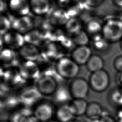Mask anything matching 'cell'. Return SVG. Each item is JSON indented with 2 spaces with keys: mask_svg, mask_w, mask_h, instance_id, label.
<instances>
[{
  "mask_svg": "<svg viewBox=\"0 0 122 122\" xmlns=\"http://www.w3.org/2000/svg\"><path fill=\"white\" fill-rule=\"evenodd\" d=\"M65 10L70 18L76 17L82 10V4L78 0H69Z\"/></svg>",
  "mask_w": 122,
  "mask_h": 122,
  "instance_id": "cell-25",
  "label": "cell"
},
{
  "mask_svg": "<svg viewBox=\"0 0 122 122\" xmlns=\"http://www.w3.org/2000/svg\"><path fill=\"white\" fill-rule=\"evenodd\" d=\"M41 94L36 87H28L24 89L20 95V101L24 104L32 105L36 102Z\"/></svg>",
  "mask_w": 122,
  "mask_h": 122,
  "instance_id": "cell-12",
  "label": "cell"
},
{
  "mask_svg": "<svg viewBox=\"0 0 122 122\" xmlns=\"http://www.w3.org/2000/svg\"><path fill=\"white\" fill-rule=\"evenodd\" d=\"M110 77L107 71L102 69L92 72L89 80L90 87L95 92L105 91L110 84Z\"/></svg>",
  "mask_w": 122,
  "mask_h": 122,
  "instance_id": "cell-3",
  "label": "cell"
},
{
  "mask_svg": "<svg viewBox=\"0 0 122 122\" xmlns=\"http://www.w3.org/2000/svg\"><path fill=\"white\" fill-rule=\"evenodd\" d=\"M103 22L97 18H92L88 20L85 24V31L92 39L102 34Z\"/></svg>",
  "mask_w": 122,
  "mask_h": 122,
  "instance_id": "cell-16",
  "label": "cell"
},
{
  "mask_svg": "<svg viewBox=\"0 0 122 122\" xmlns=\"http://www.w3.org/2000/svg\"><path fill=\"white\" fill-rule=\"evenodd\" d=\"M0 59L1 61L5 64H9L13 62L16 60V54L14 50L5 48L1 50Z\"/></svg>",
  "mask_w": 122,
  "mask_h": 122,
  "instance_id": "cell-29",
  "label": "cell"
},
{
  "mask_svg": "<svg viewBox=\"0 0 122 122\" xmlns=\"http://www.w3.org/2000/svg\"><path fill=\"white\" fill-rule=\"evenodd\" d=\"M19 72L22 79L31 80L39 77L40 71L38 65L33 61H25L20 66Z\"/></svg>",
  "mask_w": 122,
  "mask_h": 122,
  "instance_id": "cell-9",
  "label": "cell"
},
{
  "mask_svg": "<svg viewBox=\"0 0 122 122\" xmlns=\"http://www.w3.org/2000/svg\"><path fill=\"white\" fill-rule=\"evenodd\" d=\"M104 0H83L85 4L91 8H95L100 6Z\"/></svg>",
  "mask_w": 122,
  "mask_h": 122,
  "instance_id": "cell-34",
  "label": "cell"
},
{
  "mask_svg": "<svg viewBox=\"0 0 122 122\" xmlns=\"http://www.w3.org/2000/svg\"><path fill=\"white\" fill-rule=\"evenodd\" d=\"M100 122H117L114 118L109 114L103 116L100 119Z\"/></svg>",
  "mask_w": 122,
  "mask_h": 122,
  "instance_id": "cell-35",
  "label": "cell"
},
{
  "mask_svg": "<svg viewBox=\"0 0 122 122\" xmlns=\"http://www.w3.org/2000/svg\"><path fill=\"white\" fill-rule=\"evenodd\" d=\"M69 122H80L78 121H77V120H71Z\"/></svg>",
  "mask_w": 122,
  "mask_h": 122,
  "instance_id": "cell-42",
  "label": "cell"
},
{
  "mask_svg": "<svg viewBox=\"0 0 122 122\" xmlns=\"http://www.w3.org/2000/svg\"><path fill=\"white\" fill-rule=\"evenodd\" d=\"M11 28V21L4 15H1L0 18V35H3Z\"/></svg>",
  "mask_w": 122,
  "mask_h": 122,
  "instance_id": "cell-31",
  "label": "cell"
},
{
  "mask_svg": "<svg viewBox=\"0 0 122 122\" xmlns=\"http://www.w3.org/2000/svg\"><path fill=\"white\" fill-rule=\"evenodd\" d=\"M108 99L112 105L117 109L122 108V92L119 88H113L110 91Z\"/></svg>",
  "mask_w": 122,
  "mask_h": 122,
  "instance_id": "cell-22",
  "label": "cell"
},
{
  "mask_svg": "<svg viewBox=\"0 0 122 122\" xmlns=\"http://www.w3.org/2000/svg\"><path fill=\"white\" fill-rule=\"evenodd\" d=\"M55 94L56 99L60 102H64L67 101L69 99L70 97L69 96L71 95L69 90L68 91L63 87L57 88L55 92Z\"/></svg>",
  "mask_w": 122,
  "mask_h": 122,
  "instance_id": "cell-32",
  "label": "cell"
},
{
  "mask_svg": "<svg viewBox=\"0 0 122 122\" xmlns=\"http://www.w3.org/2000/svg\"><path fill=\"white\" fill-rule=\"evenodd\" d=\"M118 88H119V89L120 90V91H121V92H122V86L120 87H118Z\"/></svg>",
  "mask_w": 122,
  "mask_h": 122,
  "instance_id": "cell-44",
  "label": "cell"
},
{
  "mask_svg": "<svg viewBox=\"0 0 122 122\" xmlns=\"http://www.w3.org/2000/svg\"><path fill=\"white\" fill-rule=\"evenodd\" d=\"M92 119L91 122H100V119Z\"/></svg>",
  "mask_w": 122,
  "mask_h": 122,
  "instance_id": "cell-40",
  "label": "cell"
},
{
  "mask_svg": "<svg viewBox=\"0 0 122 122\" xmlns=\"http://www.w3.org/2000/svg\"><path fill=\"white\" fill-rule=\"evenodd\" d=\"M34 25L33 21L28 16L16 17L11 21L12 30L23 35L33 30Z\"/></svg>",
  "mask_w": 122,
  "mask_h": 122,
  "instance_id": "cell-7",
  "label": "cell"
},
{
  "mask_svg": "<svg viewBox=\"0 0 122 122\" xmlns=\"http://www.w3.org/2000/svg\"><path fill=\"white\" fill-rule=\"evenodd\" d=\"M48 20L51 24L54 25H65L70 18L69 15L63 9L57 8L49 13Z\"/></svg>",
  "mask_w": 122,
  "mask_h": 122,
  "instance_id": "cell-15",
  "label": "cell"
},
{
  "mask_svg": "<svg viewBox=\"0 0 122 122\" xmlns=\"http://www.w3.org/2000/svg\"><path fill=\"white\" fill-rule=\"evenodd\" d=\"M3 0V1H9L10 0Z\"/></svg>",
  "mask_w": 122,
  "mask_h": 122,
  "instance_id": "cell-46",
  "label": "cell"
},
{
  "mask_svg": "<svg viewBox=\"0 0 122 122\" xmlns=\"http://www.w3.org/2000/svg\"><path fill=\"white\" fill-rule=\"evenodd\" d=\"M56 70L61 77L70 79L76 77L79 72L80 67L72 58L62 57L58 61Z\"/></svg>",
  "mask_w": 122,
  "mask_h": 122,
  "instance_id": "cell-2",
  "label": "cell"
},
{
  "mask_svg": "<svg viewBox=\"0 0 122 122\" xmlns=\"http://www.w3.org/2000/svg\"><path fill=\"white\" fill-rule=\"evenodd\" d=\"M72 108L70 104H64L59 108L56 112V117L60 122H69L74 116Z\"/></svg>",
  "mask_w": 122,
  "mask_h": 122,
  "instance_id": "cell-17",
  "label": "cell"
},
{
  "mask_svg": "<svg viewBox=\"0 0 122 122\" xmlns=\"http://www.w3.org/2000/svg\"><path fill=\"white\" fill-rule=\"evenodd\" d=\"M53 107L51 104L48 102H42L38 104L34 111V116L39 121L42 122L48 121L53 114Z\"/></svg>",
  "mask_w": 122,
  "mask_h": 122,
  "instance_id": "cell-10",
  "label": "cell"
},
{
  "mask_svg": "<svg viewBox=\"0 0 122 122\" xmlns=\"http://www.w3.org/2000/svg\"><path fill=\"white\" fill-rule=\"evenodd\" d=\"M60 46V45L58 46L54 42L50 43L46 49L45 54L47 57L51 59H57L58 57H59L60 59L62 57L61 56V51Z\"/></svg>",
  "mask_w": 122,
  "mask_h": 122,
  "instance_id": "cell-30",
  "label": "cell"
},
{
  "mask_svg": "<svg viewBox=\"0 0 122 122\" xmlns=\"http://www.w3.org/2000/svg\"><path fill=\"white\" fill-rule=\"evenodd\" d=\"M94 48L97 51L103 52L106 51L109 48V43L102 35L97 36L92 39Z\"/></svg>",
  "mask_w": 122,
  "mask_h": 122,
  "instance_id": "cell-27",
  "label": "cell"
},
{
  "mask_svg": "<svg viewBox=\"0 0 122 122\" xmlns=\"http://www.w3.org/2000/svg\"><path fill=\"white\" fill-rule=\"evenodd\" d=\"M19 50L20 56L25 61H35L40 56L38 49L33 44L25 43Z\"/></svg>",
  "mask_w": 122,
  "mask_h": 122,
  "instance_id": "cell-14",
  "label": "cell"
},
{
  "mask_svg": "<svg viewBox=\"0 0 122 122\" xmlns=\"http://www.w3.org/2000/svg\"><path fill=\"white\" fill-rule=\"evenodd\" d=\"M116 81L118 87L122 86V73L118 72L116 77Z\"/></svg>",
  "mask_w": 122,
  "mask_h": 122,
  "instance_id": "cell-36",
  "label": "cell"
},
{
  "mask_svg": "<svg viewBox=\"0 0 122 122\" xmlns=\"http://www.w3.org/2000/svg\"><path fill=\"white\" fill-rule=\"evenodd\" d=\"M103 110V108L99 103L92 102L88 104L85 114L92 120L100 119L102 116Z\"/></svg>",
  "mask_w": 122,
  "mask_h": 122,
  "instance_id": "cell-20",
  "label": "cell"
},
{
  "mask_svg": "<svg viewBox=\"0 0 122 122\" xmlns=\"http://www.w3.org/2000/svg\"><path fill=\"white\" fill-rule=\"evenodd\" d=\"M8 8L16 17L28 16L31 12L28 0H10L8 3Z\"/></svg>",
  "mask_w": 122,
  "mask_h": 122,
  "instance_id": "cell-8",
  "label": "cell"
},
{
  "mask_svg": "<svg viewBox=\"0 0 122 122\" xmlns=\"http://www.w3.org/2000/svg\"><path fill=\"white\" fill-rule=\"evenodd\" d=\"M71 38L74 44L79 46L86 45L89 43L90 38L87 32L82 30L73 35Z\"/></svg>",
  "mask_w": 122,
  "mask_h": 122,
  "instance_id": "cell-28",
  "label": "cell"
},
{
  "mask_svg": "<svg viewBox=\"0 0 122 122\" xmlns=\"http://www.w3.org/2000/svg\"><path fill=\"white\" fill-rule=\"evenodd\" d=\"M6 8V5L5 3V1H4L2 0H0V12L2 13L5 10Z\"/></svg>",
  "mask_w": 122,
  "mask_h": 122,
  "instance_id": "cell-38",
  "label": "cell"
},
{
  "mask_svg": "<svg viewBox=\"0 0 122 122\" xmlns=\"http://www.w3.org/2000/svg\"><path fill=\"white\" fill-rule=\"evenodd\" d=\"M86 64L88 70L92 73L102 70L104 62L101 56L93 54L91 56Z\"/></svg>",
  "mask_w": 122,
  "mask_h": 122,
  "instance_id": "cell-19",
  "label": "cell"
},
{
  "mask_svg": "<svg viewBox=\"0 0 122 122\" xmlns=\"http://www.w3.org/2000/svg\"><path fill=\"white\" fill-rule=\"evenodd\" d=\"M22 78L19 71L8 70L3 74V79L8 84H18Z\"/></svg>",
  "mask_w": 122,
  "mask_h": 122,
  "instance_id": "cell-26",
  "label": "cell"
},
{
  "mask_svg": "<svg viewBox=\"0 0 122 122\" xmlns=\"http://www.w3.org/2000/svg\"><path fill=\"white\" fill-rule=\"evenodd\" d=\"M26 43L33 44L36 46L43 39V34L38 30H32L24 35Z\"/></svg>",
  "mask_w": 122,
  "mask_h": 122,
  "instance_id": "cell-24",
  "label": "cell"
},
{
  "mask_svg": "<svg viewBox=\"0 0 122 122\" xmlns=\"http://www.w3.org/2000/svg\"><path fill=\"white\" fill-rule=\"evenodd\" d=\"M102 34L110 43L119 42L122 38V21L116 17L105 20L103 22Z\"/></svg>",
  "mask_w": 122,
  "mask_h": 122,
  "instance_id": "cell-1",
  "label": "cell"
},
{
  "mask_svg": "<svg viewBox=\"0 0 122 122\" xmlns=\"http://www.w3.org/2000/svg\"><path fill=\"white\" fill-rule=\"evenodd\" d=\"M75 115L81 116L85 114L88 104L83 99H75L70 104Z\"/></svg>",
  "mask_w": 122,
  "mask_h": 122,
  "instance_id": "cell-23",
  "label": "cell"
},
{
  "mask_svg": "<svg viewBox=\"0 0 122 122\" xmlns=\"http://www.w3.org/2000/svg\"><path fill=\"white\" fill-rule=\"evenodd\" d=\"M119 42H120V48H121V49L122 51V38L121 40H120V41H119Z\"/></svg>",
  "mask_w": 122,
  "mask_h": 122,
  "instance_id": "cell-41",
  "label": "cell"
},
{
  "mask_svg": "<svg viewBox=\"0 0 122 122\" xmlns=\"http://www.w3.org/2000/svg\"><path fill=\"white\" fill-rule=\"evenodd\" d=\"M49 122H59L56 121H50Z\"/></svg>",
  "mask_w": 122,
  "mask_h": 122,
  "instance_id": "cell-45",
  "label": "cell"
},
{
  "mask_svg": "<svg viewBox=\"0 0 122 122\" xmlns=\"http://www.w3.org/2000/svg\"><path fill=\"white\" fill-rule=\"evenodd\" d=\"M64 26L65 31L72 35L82 30V23L77 17L70 18Z\"/></svg>",
  "mask_w": 122,
  "mask_h": 122,
  "instance_id": "cell-21",
  "label": "cell"
},
{
  "mask_svg": "<svg viewBox=\"0 0 122 122\" xmlns=\"http://www.w3.org/2000/svg\"><path fill=\"white\" fill-rule=\"evenodd\" d=\"M114 68L119 73H122V55L117 56L113 62Z\"/></svg>",
  "mask_w": 122,
  "mask_h": 122,
  "instance_id": "cell-33",
  "label": "cell"
},
{
  "mask_svg": "<svg viewBox=\"0 0 122 122\" xmlns=\"http://www.w3.org/2000/svg\"><path fill=\"white\" fill-rule=\"evenodd\" d=\"M36 88L41 95H50L55 93L57 89V83L52 76L44 75L38 79Z\"/></svg>",
  "mask_w": 122,
  "mask_h": 122,
  "instance_id": "cell-6",
  "label": "cell"
},
{
  "mask_svg": "<svg viewBox=\"0 0 122 122\" xmlns=\"http://www.w3.org/2000/svg\"><path fill=\"white\" fill-rule=\"evenodd\" d=\"M11 122H38L39 121L28 110H22L13 113Z\"/></svg>",
  "mask_w": 122,
  "mask_h": 122,
  "instance_id": "cell-18",
  "label": "cell"
},
{
  "mask_svg": "<svg viewBox=\"0 0 122 122\" xmlns=\"http://www.w3.org/2000/svg\"><path fill=\"white\" fill-rule=\"evenodd\" d=\"M91 49L87 45L76 47L71 54L72 59L79 65L86 64L92 56Z\"/></svg>",
  "mask_w": 122,
  "mask_h": 122,
  "instance_id": "cell-11",
  "label": "cell"
},
{
  "mask_svg": "<svg viewBox=\"0 0 122 122\" xmlns=\"http://www.w3.org/2000/svg\"><path fill=\"white\" fill-rule=\"evenodd\" d=\"M116 17L118 18L120 20L122 21V11L118 13V16H116Z\"/></svg>",
  "mask_w": 122,
  "mask_h": 122,
  "instance_id": "cell-39",
  "label": "cell"
},
{
  "mask_svg": "<svg viewBox=\"0 0 122 122\" xmlns=\"http://www.w3.org/2000/svg\"><path fill=\"white\" fill-rule=\"evenodd\" d=\"M113 4L116 7L122 9V0H111Z\"/></svg>",
  "mask_w": 122,
  "mask_h": 122,
  "instance_id": "cell-37",
  "label": "cell"
},
{
  "mask_svg": "<svg viewBox=\"0 0 122 122\" xmlns=\"http://www.w3.org/2000/svg\"><path fill=\"white\" fill-rule=\"evenodd\" d=\"M117 122H122V119H121L120 120H117Z\"/></svg>",
  "mask_w": 122,
  "mask_h": 122,
  "instance_id": "cell-43",
  "label": "cell"
},
{
  "mask_svg": "<svg viewBox=\"0 0 122 122\" xmlns=\"http://www.w3.org/2000/svg\"><path fill=\"white\" fill-rule=\"evenodd\" d=\"M29 1L31 12L37 16L44 15L50 11V0H29Z\"/></svg>",
  "mask_w": 122,
  "mask_h": 122,
  "instance_id": "cell-13",
  "label": "cell"
},
{
  "mask_svg": "<svg viewBox=\"0 0 122 122\" xmlns=\"http://www.w3.org/2000/svg\"><path fill=\"white\" fill-rule=\"evenodd\" d=\"M89 83L83 78L74 79L71 82L69 91L71 96L74 99H83L88 95Z\"/></svg>",
  "mask_w": 122,
  "mask_h": 122,
  "instance_id": "cell-5",
  "label": "cell"
},
{
  "mask_svg": "<svg viewBox=\"0 0 122 122\" xmlns=\"http://www.w3.org/2000/svg\"><path fill=\"white\" fill-rule=\"evenodd\" d=\"M0 42L1 46L3 43L13 50H19L25 43L24 35L13 30L1 35Z\"/></svg>",
  "mask_w": 122,
  "mask_h": 122,
  "instance_id": "cell-4",
  "label": "cell"
}]
</instances>
